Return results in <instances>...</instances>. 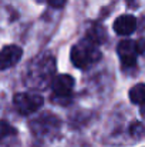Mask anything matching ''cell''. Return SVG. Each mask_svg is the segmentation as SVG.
I'll return each instance as SVG.
<instances>
[{
	"label": "cell",
	"instance_id": "cell-6",
	"mask_svg": "<svg viewBox=\"0 0 145 147\" xmlns=\"http://www.w3.org/2000/svg\"><path fill=\"white\" fill-rule=\"evenodd\" d=\"M51 87L55 97H70L74 87V79L68 74H60L51 80Z\"/></svg>",
	"mask_w": 145,
	"mask_h": 147
},
{
	"label": "cell",
	"instance_id": "cell-7",
	"mask_svg": "<svg viewBox=\"0 0 145 147\" xmlns=\"http://www.w3.org/2000/svg\"><path fill=\"white\" fill-rule=\"evenodd\" d=\"M21 54H23V50L19 46H14V45L6 46L0 51V70H4V69L14 66L20 60Z\"/></svg>",
	"mask_w": 145,
	"mask_h": 147
},
{
	"label": "cell",
	"instance_id": "cell-5",
	"mask_svg": "<svg viewBox=\"0 0 145 147\" xmlns=\"http://www.w3.org/2000/svg\"><path fill=\"white\" fill-rule=\"evenodd\" d=\"M118 54L121 57V63L124 67H132L137 63V56L138 53V47L137 43L132 40H122L118 45Z\"/></svg>",
	"mask_w": 145,
	"mask_h": 147
},
{
	"label": "cell",
	"instance_id": "cell-8",
	"mask_svg": "<svg viewBox=\"0 0 145 147\" xmlns=\"http://www.w3.org/2000/svg\"><path fill=\"white\" fill-rule=\"evenodd\" d=\"M135 29H137V19L131 14L120 16L114 22V30L120 36H130L135 32Z\"/></svg>",
	"mask_w": 145,
	"mask_h": 147
},
{
	"label": "cell",
	"instance_id": "cell-4",
	"mask_svg": "<svg viewBox=\"0 0 145 147\" xmlns=\"http://www.w3.org/2000/svg\"><path fill=\"white\" fill-rule=\"evenodd\" d=\"M58 126H60V121H58L57 116H53L50 113H46V114L40 116L39 119H36V120H33L30 123V127L39 136L47 134V133H53L54 130L58 129Z\"/></svg>",
	"mask_w": 145,
	"mask_h": 147
},
{
	"label": "cell",
	"instance_id": "cell-12",
	"mask_svg": "<svg viewBox=\"0 0 145 147\" xmlns=\"http://www.w3.org/2000/svg\"><path fill=\"white\" fill-rule=\"evenodd\" d=\"M47 1L48 4L53 6V7H63L64 3H65V0H47Z\"/></svg>",
	"mask_w": 145,
	"mask_h": 147
},
{
	"label": "cell",
	"instance_id": "cell-13",
	"mask_svg": "<svg viewBox=\"0 0 145 147\" xmlns=\"http://www.w3.org/2000/svg\"><path fill=\"white\" fill-rule=\"evenodd\" d=\"M128 1H132V0H128Z\"/></svg>",
	"mask_w": 145,
	"mask_h": 147
},
{
	"label": "cell",
	"instance_id": "cell-9",
	"mask_svg": "<svg viewBox=\"0 0 145 147\" xmlns=\"http://www.w3.org/2000/svg\"><path fill=\"white\" fill-rule=\"evenodd\" d=\"M144 94H145V87L142 83L135 84L131 90H130V100L134 104H142L144 103Z\"/></svg>",
	"mask_w": 145,
	"mask_h": 147
},
{
	"label": "cell",
	"instance_id": "cell-3",
	"mask_svg": "<svg viewBox=\"0 0 145 147\" xmlns=\"http://www.w3.org/2000/svg\"><path fill=\"white\" fill-rule=\"evenodd\" d=\"M14 107L20 114H31L43 106V97L31 93H19L14 96Z\"/></svg>",
	"mask_w": 145,
	"mask_h": 147
},
{
	"label": "cell",
	"instance_id": "cell-2",
	"mask_svg": "<svg viewBox=\"0 0 145 147\" xmlns=\"http://www.w3.org/2000/svg\"><path fill=\"white\" fill-rule=\"evenodd\" d=\"M100 57H101V53L97 49V45L88 39L83 40L81 43L76 45L71 49V61L76 67H80V69H86L91 66L97 60H100Z\"/></svg>",
	"mask_w": 145,
	"mask_h": 147
},
{
	"label": "cell",
	"instance_id": "cell-10",
	"mask_svg": "<svg viewBox=\"0 0 145 147\" xmlns=\"http://www.w3.org/2000/svg\"><path fill=\"white\" fill-rule=\"evenodd\" d=\"M14 133H16V130H14L7 121L0 120V142H1L3 139L9 137L10 134H14Z\"/></svg>",
	"mask_w": 145,
	"mask_h": 147
},
{
	"label": "cell",
	"instance_id": "cell-1",
	"mask_svg": "<svg viewBox=\"0 0 145 147\" xmlns=\"http://www.w3.org/2000/svg\"><path fill=\"white\" fill-rule=\"evenodd\" d=\"M54 57L50 54H43L29 66L26 73V84L33 89H44L54 79Z\"/></svg>",
	"mask_w": 145,
	"mask_h": 147
},
{
	"label": "cell",
	"instance_id": "cell-11",
	"mask_svg": "<svg viewBox=\"0 0 145 147\" xmlns=\"http://www.w3.org/2000/svg\"><path fill=\"white\" fill-rule=\"evenodd\" d=\"M131 134L134 136V137H141L142 136V131H144V129H142V124L141 123H134L132 126H131Z\"/></svg>",
	"mask_w": 145,
	"mask_h": 147
}]
</instances>
